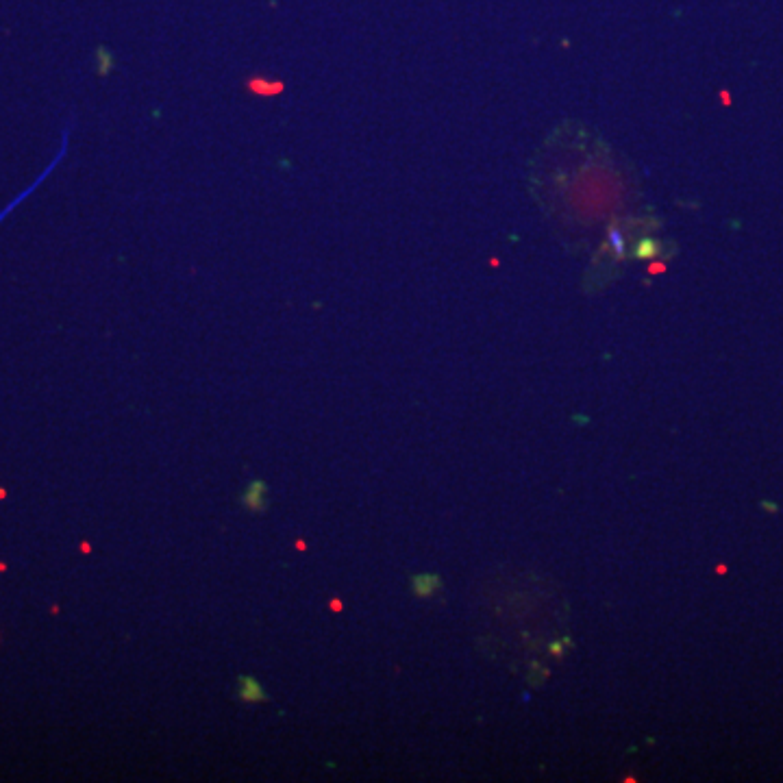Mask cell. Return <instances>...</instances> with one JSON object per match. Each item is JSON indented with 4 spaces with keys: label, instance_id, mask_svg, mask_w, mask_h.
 Returning <instances> with one entry per match:
<instances>
[{
    "label": "cell",
    "instance_id": "obj_2",
    "mask_svg": "<svg viewBox=\"0 0 783 783\" xmlns=\"http://www.w3.org/2000/svg\"><path fill=\"white\" fill-rule=\"evenodd\" d=\"M238 699L248 705H257V703H268L270 696L266 688L261 683L251 677V675H240L238 677Z\"/></svg>",
    "mask_w": 783,
    "mask_h": 783
},
{
    "label": "cell",
    "instance_id": "obj_1",
    "mask_svg": "<svg viewBox=\"0 0 783 783\" xmlns=\"http://www.w3.org/2000/svg\"><path fill=\"white\" fill-rule=\"evenodd\" d=\"M240 505H244L251 514H264L268 507V486L264 479H253L240 496Z\"/></svg>",
    "mask_w": 783,
    "mask_h": 783
},
{
    "label": "cell",
    "instance_id": "obj_4",
    "mask_svg": "<svg viewBox=\"0 0 783 783\" xmlns=\"http://www.w3.org/2000/svg\"><path fill=\"white\" fill-rule=\"evenodd\" d=\"M412 588L418 596H431L435 590L440 588V579L433 577V575H418V577H414Z\"/></svg>",
    "mask_w": 783,
    "mask_h": 783
},
{
    "label": "cell",
    "instance_id": "obj_3",
    "mask_svg": "<svg viewBox=\"0 0 783 783\" xmlns=\"http://www.w3.org/2000/svg\"><path fill=\"white\" fill-rule=\"evenodd\" d=\"M246 90L259 98H275L285 92V83L268 79L264 74H255V77L246 79Z\"/></svg>",
    "mask_w": 783,
    "mask_h": 783
}]
</instances>
